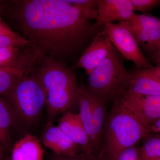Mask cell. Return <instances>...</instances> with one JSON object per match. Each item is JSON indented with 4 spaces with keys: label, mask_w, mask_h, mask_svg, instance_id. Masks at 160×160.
<instances>
[{
    "label": "cell",
    "mask_w": 160,
    "mask_h": 160,
    "mask_svg": "<svg viewBox=\"0 0 160 160\" xmlns=\"http://www.w3.org/2000/svg\"><path fill=\"white\" fill-rule=\"evenodd\" d=\"M159 160H160V159H159Z\"/></svg>",
    "instance_id": "cell-33"
},
{
    "label": "cell",
    "mask_w": 160,
    "mask_h": 160,
    "mask_svg": "<svg viewBox=\"0 0 160 160\" xmlns=\"http://www.w3.org/2000/svg\"><path fill=\"white\" fill-rule=\"evenodd\" d=\"M9 18L22 36L46 56L62 62L84 48L97 9L69 0L11 1Z\"/></svg>",
    "instance_id": "cell-1"
},
{
    "label": "cell",
    "mask_w": 160,
    "mask_h": 160,
    "mask_svg": "<svg viewBox=\"0 0 160 160\" xmlns=\"http://www.w3.org/2000/svg\"><path fill=\"white\" fill-rule=\"evenodd\" d=\"M160 159V137L149 138L139 149L138 160H159Z\"/></svg>",
    "instance_id": "cell-18"
},
{
    "label": "cell",
    "mask_w": 160,
    "mask_h": 160,
    "mask_svg": "<svg viewBox=\"0 0 160 160\" xmlns=\"http://www.w3.org/2000/svg\"><path fill=\"white\" fill-rule=\"evenodd\" d=\"M124 94L138 96H160V80L145 72L143 69H140L132 73Z\"/></svg>",
    "instance_id": "cell-15"
},
{
    "label": "cell",
    "mask_w": 160,
    "mask_h": 160,
    "mask_svg": "<svg viewBox=\"0 0 160 160\" xmlns=\"http://www.w3.org/2000/svg\"><path fill=\"white\" fill-rule=\"evenodd\" d=\"M8 154L5 148L0 143V160H8Z\"/></svg>",
    "instance_id": "cell-29"
},
{
    "label": "cell",
    "mask_w": 160,
    "mask_h": 160,
    "mask_svg": "<svg viewBox=\"0 0 160 160\" xmlns=\"http://www.w3.org/2000/svg\"><path fill=\"white\" fill-rule=\"evenodd\" d=\"M44 55L41 49L30 45L23 48L13 62L0 68V96L11 91L35 71Z\"/></svg>",
    "instance_id": "cell-7"
},
{
    "label": "cell",
    "mask_w": 160,
    "mask_h": 160,
    "mask_svg": "<svg viewBox=\"0 0 160 160\" xmlns=\"http://www.w3.org/2000/svg\"><path fill=\"white\" fill-rule=\"evenodd\" d=\"M44 151L41 142L34 135L27 134L12 145L10 160H43Z\"/></svg>",
    "instance_id": "cell-14"
},
{
    "label": "cell",
    "mask_w": 160,
    "mask_h": 160,
    "mask_svg": "<svg viewBox=\"0 0 160 160\" xmlns=\"http://www.w3.org/2000/svg\"><path fill=\"white\" fill-rule=\"evenodd\" d=\"M128 25L138 45L154 54L160 44V27L139 28Z\"/></svg>",
    "instance_id": "cell-16"
},
{
    "label": "cell",
    "mask_w": 160,
    "mask_h": 160,
    "mask_svg": "<svg viewBox=\"0 0 160 160\" xmlns=\"http://www.w3.org/2000/svg\"><path fill=\"white\" fill-rule=\"evenodd\" d=\"M153 58L160 65V48H158L153 54Z\"/></svg>",
    "instance_id": "cell-31"
},
{
    "label": "cell",
    "mask_w": 160,
    "mask_h": 160,
    "mask_svg": "<svg viewBox=\"0 0 160 160\" xmlns=\"http://www.w3.org/2000/svg\"><path fill=\"white\" fill-rule=\"evenodd\" d=\"M113 47L105 31L99 32L71 69L82 68L88 75L108 56Z\"/></svg>",
    "instance_id": "cell-10"
},
{
    "label": "cell",
    "mask_w": 160,
    "mask_h": 160,
    "mask_svg": "<svg viewBox=\"0 0 160 160\" xmlns=\"http://www.w3.org/2000/svg\"><path fill=\"white\" fill-rule=\"evenodd\" d=\"M13 121L11 110L8 104L0 96V143L9 154L12 146L11 130Z\"/></svg>",
    "instance_id": "cell-17"
},
{
    "label": "cell",
    "mask_w": 160,
    "mask_h": 160,
    "mask_svg": "<svg viewBox=\"0 0 160 160\" xmlns=\"http://www.w3.org/2000/svg\"><path fill=\"white\" fill-rule=\"evenodd\" d=\"M151 131L160 132V119L152 124L151 127Z\"/></svg>",
    "instance_id": "cell-30"
},
{
    "label": "cell",
    "mask_w": 160,
    "mask_h": 160,
    "mask_svg": "<svg viewBox=\"0 0 160 160\" xmlns=\"http://www.w3.org/2000/svg\"><path fill=\"white\" fill-rule=\"evenodd\" d=\"M11 4V1H0V18L8 16Z\"/></svg>",
    "instance_id": "cell-27"
},
{
    "label": "cell",
    "mask_w": 160,
    "mask_h": 160,
    "mask_svg": "<svg viewBox=\"0 0 160 160\" xmlns=\"http://www.w3.org/2000/svg\"><path fill=\"white\" fill-rule=\"evenodd\" d=\"M139 155V149L135 146L122 152L117 160H138Z\"/></svg>",
    "instance_id": "cell-24"
},
{
    "label": "cell",
    "mask_w": 160,
    "mask_h": 160,
    "mask_svg": "<svg viewBox=\"0 0 160 160\" xmlns=\"http://www.w3.org/2000/svg\"><path fill=\"white\" fill-rule=\"evenodd\" d=\"M49 160H100L97 155L89 154L81 152L78 154L72 156H63L53 153Z\"/></svg>",
    "instance_id": "cell-23"
},
{
    "label": "cell",
    "mask_w": 160,
    "mask_h": 160,
    "mask_svg": "<svg viewBox=\"0 0 160 160\" xmlns=\"http://www.w3.org/2000/svg\"><path fill=\"white\" fill-rule=\"evenodd\" d=\"M145 72L158 78L160 80V65L153 67L152 69H143Z\"/></svg>",
    "instance_id": "cell-28"
},
{
    "label": "cell",
    "mask_w": 160,
    "mask_h": 160,
    "mask_svg": "<svg viewBox=\"0 0 160 160\" xmlns=\"http://www.w3.org/2000/svg\"><path fill=\"white\" fill-rule=\"evenodd\" d=\"M2 97L11 110L13 127L31 128L41 116L47 98L39 66L14 89Z\"/></svg>",
    "instance_id": "cell-4"
},
{
    "label": "cell",
    "mask_w": 160,
    "mask_h": 160,
    "mask_svg": "<svg viewBox=\"0 0 160 160\" xmlns=\"http://www.w3.org/2000/svg\"><path fill=\"white\" fill-rule=\"evenodd\" d=\"M75 6L88 9H97L98 0H69Z\"/></svg>",
    "instance_id": "cell-25"
},
{
    "label": "cell",
    "mask_w": 160,
    "mask_h": 160,
    "mask_svg": "<svg viewBox=\"0 0 160 160\" xmlns=\"http://www.w3.org/2000/svg\"><path fill=\"white\" fill-rule=\"evenodd\" d=\"M126 22L129 26L139 28L160 27V19L150 15L135 13L131 19Z\"/></svg>",
    "instance_id": "cell-19"
},
{
    "label": "cell",
    "mask_w": 160,
    "mask_h": 160,
    "mask_svg": "<svg viewBox=\"0 0 160 160\" xmlns=\"http://www.w3.org/2000/svg\"><path fill=\"white\" fill-rule=\"evenodd\" d=\"M100 160H117L125 149L135 146L151 132V128L119 101L116 100L103 129Z\"/></svg>",
    "instance_id": "cell-2"
},
{
    "label": "cell",
    "mask_w": 160,
    "mask_h": 160,
    "mask_svg": "<svg viewBox=\"0 0 160 160\" xmlns=\"http://www.w3.org/2000/svg\"><path fill=\"white\" fill-rule=\"evenodd\" d=\"M0 35H8L17 37L21 35L18 32L13 31L7 24L0 18Z\"/></svg>",
    "instance_id": "cell-26"
},
{
    "label": "cell",
    "mask_w": 160,
    "mask_h": 160,
    "mask_svg": "<svg viewBox=\"0 0 160 160\" xmlns=\"http://www.w3.org/2000/svg\"><path fill=\"white\" fill-rule=\"evenodd\" d=\"M134 11L146 12L160 5V0H131Z\"/></svg>",
    "instance_id": "cell-22"
},
{
    "label": "cell",
    "mask_w": 160,
    "mask_h": 160,
    "mask_svg": "<svg viewBox=\"0 0 160 160\" xmlns=\"http://www.w3.org/2000/svg\"><path fill=\"white\" fill-rule=\"evenodd\" d=\"M19 48L16 46H8L0 49V68L10 64L19 54Z\"/></svg>",
    "instance_id": "cell-20"
},
{
    "label": "cell",
    "mask_w": 160,
    "mask_h": 160,
    "mask_svg": "<svg viewBox=\"0 0 160 160\" xmlns=\"http://www.w3.org/2000/svg\"><path fill=\"white\" fill-rule=\"evenodd\" d=\"M39 68L47 92V124H53L58 116L78 104L79 86L74 70L62 62L44 55Z\"/></svg>",
    "instance_id": "cell-3"
},
{
    "label": "cell",
    "mask_w": 160,
    "mask_h": 160,
    "mask_svg": "<svg viewBox=\"0 0 160 160\" xmlns=\"http://www.w3.org/2000/svg\"><path fill=\"white\" fill-rule=\"evenodd\" d=\"M106 104L88 87L79 86L78 114L96 151L99 150L102 144L103 126L106 121Z\"/></svg>",
    "instance_id": "cell-6"
},
{
    "label": "cell",
    "mask_w": 160,
    "mask_h": 160,
    "mask_svg": "<svg viewBox=\"0 0 160 160\" xmlns=\"http://www.w3.org/2000/svg\"><path fill=\"white\" fill-rule=\"evenodd\" d=\"M116 100L130 109L150 128L160 119V96L124 94Z\"/></svg>",
    "instance_id": "cell-11"
},
{
    "label": "cell",
    "mask_w": 160,
    "mask_h": 160,
    "mask_svg": "<svg viewBox=\"0 0 160 160\" xmlns=\"http://www.w3.org/2000/svg\"><path fill=\"white\" fill-rule=\"evenodd\" d=\"M158 48H160V45H159V46H158Z\"/></svg>",
    "instance_id": "cell-32"
},
{
    "label": "cell",
    "mask_w": 160,
    "mask_h": 160,
    "mask_svg": "<svg viewBox=\"0 0 160 160\" xmlns=\"http://www.w3.org/2000/svg\"><path fill=\"white\" fill-rule=\"evenodd\" d=\"M30 45L29 41L22 35L17 37L0 35V49L11 46L24 48Z\"/></svg>",
    "instance_id": "cell-21"
},
{
    "label": "cell",
    "mask_w": 160,
    "mask_h": 160,
    "mask_svg": "<svg viewBox=\"0 0 160 160\" xmlns=\"http://www.w3.org/2000/svg\"><path fill=\"white\" fill-rule=\"evenodd\" d=\"M58 126L79 146L81 152L96 154L95 153L94 146L86 132L78 113L75 114L67 112L58 120Z\"/></svg>",
    "instance_id": "cell-12"
},
{
    "label": "cell",
    "mask_w": 160,
    "mask_h": 160,
    "mask_svg": "<svg viewBox=\"0 0 160 160\" xmlns=\"http://www.w3.org/2000/svg\"><path fill=\"white\" fill-rule=\"evenodd\" d=\"M104 30L116 49L128 61L134 63L140 69H152L153 66L140 49L126 22L118 24L106 23Z\"/></svg>",
    "instance_id": "cell-8"
},
{
    "label": "cell",
    "mask_w": 160,
    "mask_h": 160,
    "mask_svg": "<svg viewBox=\"0 0 160 160\" xmlns=\"http://www.w3.org/2000/svg\"><path fill=\"white\" fill-rule=\"evenodd\" d=\"M132 76L125 67L124 58L113 47L108 56L88 75L87 87L106 103L124 94Z\"/></svg>",
    "instance_id": "cell-5"
},
{
    "label": "cell",
    "mask_w": 160,
    "mask_h": 160,
    "mask_svg": "<svg viewBox=\"0 0 160 160\" xmlns=\"http://www.w3.org/2000/svg\"><path fill=\"white\" fill-rule=\"evenodd\" d=\"M45 147L53 153L63 156H72L81 152L79 146L75 143L58 126L47 124L42 136Z\"/></svg>",
    "instance_id": "cell-13"
},
{
    "label": "cell",
    "mask_w": 160,
    "mask_h": 160,
    "mask_svg": "<svg viewBox=\"0 0 160 160\" xmlns=\"http://www.w3.org/2000/svg\"><path fill=\"white\" fill-rule=\"evenodd\" d=\"M96 22L92 33L106 23L128 22L135 14L131 0H98Z\"/></svg>",
    "instance_id": "cell-9"
}]
</instances>
